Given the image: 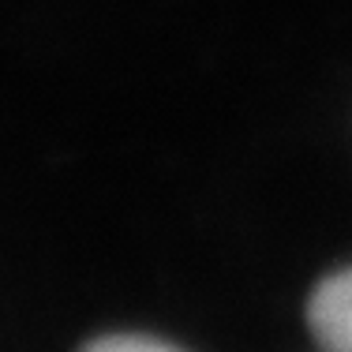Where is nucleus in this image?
Returning a JSON list of instances; mask_svg holds the SVG:
<instances>
[{
  "mask_svg": "<svg viewBox=\"0 0 352 352\" xmlns=\"http://www.w3.org/2000/svg\"><path fill=\"white\" fill-rule=\"evenodd\" d=\"M307 326L330 352H352V266L318 281L307 304Z\"/></svg>",
  "mask_w": 352,
  "mask_h": 352,
  "instance_id": "f257e3e1",
  "label": "nucleus"
},
{
  "mask_svg": "<svg viewBox=\"0 0 352 352\" xmlns=\"http://www.w3.org/2000/svg\"><path fill=\"white\" fill-rule=\"evenodd\" d=\"M79 352H180L169 341L146 338V333H105V338L87 341Z\"/></svg>",
  "mask_w": 352,
  "mask_h": 352,
  "instance_id": "f03ea898",
  "label": "nucleus"
}]
</instances>
